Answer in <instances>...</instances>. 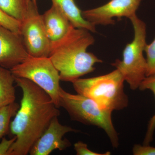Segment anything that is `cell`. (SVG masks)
Here are the masks:
<instances>
[{
    "instance_id": "6da1fadb",
    "label": "cell",
    "mask_w": 155,
    "mask_h": 155,
    "mask_svg": "<svg viewBox=\"0 0 155 155\" xmlns=\"http://www.w3.org/2000/svg\"><path fill=\"white\" fill-rule=\"evenodd\" d=\"M22 90L20 107L10 130L16 140L8 155H26L60 111L47 93L28 79L15 77Z\"/></svg>"
},
{
    "instance_id": "7a4b0ae2",
    "label": "cell",
    "mask_w": 155,
    "mask_h": 155,
    "mask_svg": "<svg viewBox=\"0 0 155 155\" xmlns=\"http://www.w3.org/2000/svg\"><path fill=\"white\" fill-rule=\"evenodd\" d=\"M89 31L72 25L66 36L51 44L49 58L60 74L61 81L72 82L94 72V66L103 61L87 51L94 38Z\"/></svg>"
},
{
    "instance_id": "3957f363",
    "label": "cell",
    "mask_w": 155,
    "mask_h": 155,
    "mask_svg": "<svg viewBox=\"0 0 155 155\" xmlns=\"http://www.w3.org/2000/svg\"><path fill=\"white\" fill-rule=\"evenodd\" d=\"M125 81L116 69L108 74L90 78H78L72 82L78 94L94 101L101 108L113 112L127 107L129 100L124 91Z\"/></svg>"
},
{
    "instance_id": "277c9868",
    "label": "cell",
    "mask_w": 155,
    "mask_h": 155,
    "mask_svg": "<svg viewBox=\"0 0 155 155\" xmlns=\"http://www.w3.org/2000/svg\"><path fill=\"white\" fill-rule=\"evenodd\" d=\"M59 97L60 107L67 111L72 120L101 128L107 134L113 147H119V135L112 122V112L103 109L90 98L78 94H72L61 87Z\"/></svg>"
},
{
    "instance_id": "5b68a950",
    "label": "cell",
    "mask_w": 155,
    "mask_h": 155,
    "mask_svg": "<svg viewBox=\"0 0 155 155\" xmlns=\"http://www.w3.org/2000/svg\"><path fill=\"white\" fill-rule=\"evenodd\" d=\"M130 19L134 31L133 40L125 46L122 60L117 59L111 65L121 72L130 88L135 90L146 77L147 61L143 56L147 44L146 25L136 14Z\"/></svg>"
},
{
    "instance_id": "8992f818",
    "label": "cell",
    "mask_w": 155,
    "mask_h": 155,
    "mask_svg": "<svg viewBox=\"0 0 155 155\" xmlns=\"http://www.w3.org/2000/svg\"><path fill=\"white\" fill-rule=\"evenodd\" d=\"M10 70L14 77L28 79L44 90L60 108V74L49 57L30 56Z\"/></svg>"
},
{
    "instance_id": "52a82bcc",
    "label": "cell",
    "mask_w": 155,
    "mask_h": 155,
    "mask_svg": "<svg viewBox=\"0 0 155 155\" xmlns=\"http://www.w3.org/2000/svg\"><path fill=\"white\" fill-rule=\"evenodd\" d=\"M20 35L29 56L49 57L51 42L46 31L42 15L36 4L31 1L25 17L20 22Z\"/></svg>"
},
{
    "instance_id": "ba28073f",
    "label": "cell",
    "mask_w": 155,
    "mask_h": 155,
    "mask_svg": "<svg viewBox=\"0 0 155 155\" xmlns=\"http://www.w3.org/2000/svg\"><path fill=\"white\" fill-rule=\"evenodd\" d=\"M142 0H110L102 6L82 11L83 18L93 25H114L113 18L126 17L130 19L136 15Z\"/></svg>"
},
{
    "instance_id": "9c48e42d",
    "label": "cell",
    "mask_w": 155,
    "mask_h": 155,
    "mask_svg": "<svg viewBox=\"0 0 155 155\" xmlns=\"http://www.w3.org/2000/svg\"><path fill=\"white\" fill-rule=\"evenodd\" d=\"M55 117L50 122L47 128L31 149V155H49L55 150H64L71 145V143L64 136L69 132H80V130L59 122Z\"/></svg>"
},
{
    "instance_id": "30bf717a",
    "label": "cell",
    "mask_w": 155,
    "mask_h": 155,
    "mask_svg": "<svg viewBox=\"0 0 155 155\" xmlns=\"http://www.w3.org/2000/svg\"><path fill=\"white\" fill-rule=\"evenodd\" d=\"M29 56L21 35L0 25V66L11 69Z\"/></svg>"
},
{
    "instance_id": "8fae6325",
    "label": "cell",
    "mask_w": 155,
    "mask_h": 155,
    "mask_svg": "<svg viewBox=\"0 0 155 155\" xmlns=\"http://www.w3.org/2000/svg\"><path fill=\"white\" fill-rule=\"evenodd\" d=\"M42 17L51 44L66 36L72 25L65 14L54 4L42 15Z\"/></svg>"
},
{
    "instance_id": "7c38bea8",
    "label": "cell",
    "mask_w": 155,
    "mask_h": 155,
    "mask_svg": "<svg viewBox=\"0 0 155 155\" xmlns=\"http://www.w3.org/2000/svg\"><path fill=\"white\" fill-rule=\"evenodd\" d=\"M58 6L75 28H83L92 32H96V26L83 18L82 11L78 8L74 0H51Z\"/></svg>"
},
{
    "instance_id": "4fadbf2b",
    "label": "cell",
    "mask_w": 155,
    "mask_h": 155,
    "mask_svg": "<svg viewBox=\"0 0 155 155\" xmlns=\"http://www.w3.org/2000/svg\"><path fill=\"white\" fill-rule=\"evenodd\" d=\"M15 77L10 69L0 66V109L15 102Z\"/></svg>"
},
{
    "instance_id": "5bb4252c",
    "label": "cell",
    "mask_w": 155,
    "mask_h": 155,
    "mask_svg": "<svg viewBox=\"0 0 155 155\" xmlns=\"http://www.w3.org/2000/svg\"><path fill=\"white\" fill-rule=\"evenodd\" d=\"M31 0H0V8L21 22L25 17Z\"/></svg>"
},
{
    "instance_id": "9a60e30c",
    "label": "cell",
    "mask_w": 155,
    "mask_h": 155,
    "mask_svg": "<svg viewBox=\"0 0 155 155\" xmlns=\"http://www.w3.org/2000/svg\"><path fill=\"white\" fill-rule=\"evenodd\" d=\"M138 89L142 91L146 90L151 91L153 93L155 97V73L145 78L140 85ZM155 130V113L149 122L143 141V145H149L152 141Z\"/></svg>"
},
{
    "instance_id": "2e32d148",
    "label": "cell",
    "mask_w": 155,
    "mask_h": 155,
    "mask_svg": "<svg viewBox=\"0 0 155 155\" xmlns=\"http://www.w3.org/2000/svg\"><path fill=\"white\" fill-rule=\"evenodd\" d=\"M20 105L14 102L0 109V139L8 133L11 120L15 116Z\"/></svg>"
},
{
    "instance_id": "e0dca14e",
    "label": "cell",
    "mask_w": 155,
    "mask_h": 155,
    "mask_svg": "<svg viewBox=\"0 0 155 155\" xmlns=\"http://www.w3.org/2000/svg\"><path fill=\"white\" fill-rule=\"evenodd\" d=\"M0 25L20 35V22L0 8Z\"/></svg>"
},
{
    "instance_id": "ac0fdd59",
    "label": "cell",
    "mask_w": 155,
    "mask_h": 155,
    "mask_svg": "<svg viewBox=\"0 0 155 155\" xmlns=\"http://www.w3.org/2000/svg\"><path fill=\"white\" fill-rule=\"evenodd\" d=\"M144 52L147 56L146 76L155 73V38L150 44H146Z\"/></svg>"
},
{
    "instance_id": "d6986e66",
    "label": "cell",
    "mask_w": 155,
    "mask_h": 155,
    "mask_svg": "<svg viewBox=\"0 0 155 155\" xmlns=\"http://www.w3.org/2000/svg\"><path fill=\"white\" fill-rule=\"evenodd\" d=\"M74 149L77 155H110V152L105 153H98L92 151L89 149L86 143L83 142L78 141L74 145Z\"/></svg>"
},
{
    "instance_id": "ffe728a7",
    "label": "cell",
    "mask_w": 155,
    "mask_h": 155,
    "mask_svg": "<svg viewBox=\"0 0 155 155\" xmlns=\"http://www.w3.org/2000/svg\"><path fill=\"white\" fill-rule=\"evenodd\" d=\"M132 153L134 155H155V147L150 146L149 144H136L132 149Z\"/></svg>"
},
{
    "instance_id": "44dd1931",
    "label": "cell",
    "mask_w": 155,
    "mask_h": 155,
    "mask_svg": "<svg viewBox=\"0 0 155 155\" xmlns=\"http://www.w3.org/2000/svg\"><path fill=\"white\" fill-rule=\"evenodd\" d=\"M16 140L15 136L9 140L7 139L5 137L2 138L0 143V155H8L9 149Z\"/></svg>"
},
{
    "instance_id": "7402d4cb",
    "label": "cell",
    "mask_w": 155,
    "mask_h": 155,
    "mask_svg": "<svg viewBox=\"0 0 155 155\" xmlns=\"http://www.w3.org/2000/svg\"><path fill=\"white\" fill-rule=\"evenodd\" d=\"M31 1H32L35 4H36L37 5L36 0H31Z\"/></svg>"
}]
</instances>
